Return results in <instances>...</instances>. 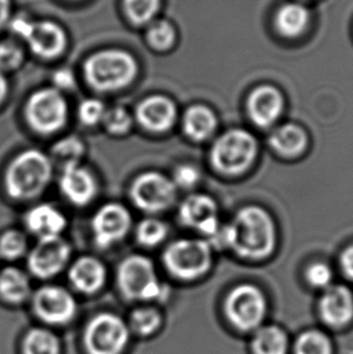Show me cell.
I'll use <instances>...</instances> for the list:
<instances>
[{
  "label": "cell",
  "mask_w": 353,
  "mask_h": 354,
  "mask_svg": "<svg viewBox=\"0 0 353 354\" xmlns=\"http://www.w3.org/2000/svg\"><path fill=\"white\" fill-rule=\"evenodd\" d=\"M275 243V224L270 214L258 206L244 207L221 229V248H231L242 258H266Z\"/></svg>",
  "instance_id": "obj_1"
},
{
  "label": "cell",
  "mask_w": 353,
  "mask_h": 354,
  "mask_svg": "<svg viewBox=\"0 0 353 354\" xmlns=\"http://www.w3.org/2000/svg\"><path fill=\"white\" fill-rule=\"evenodd\" d=\"M55 169L48 153L37 148L24 149L5 167V194L16 202L35 201L51 185Z\"/></svg>",
  "instance_id": "obj_2"
},
{
  "label": "cell",
  "mask_w": 353,
  "mask_h": 354,
  "mask_svg": "<svg viewBox=\"0 0 353 354\" xmlns=\"http://www.w3.org/2000/svg\"><path fill=\"white\" fill-rule=\"evenodd\" d=\"M139 63L132 53L119 48H102L82 63V80L91 91L110 95L125 91L138 79Z\"/></svg>",
  "instance_id": "obj_3"
},
{
  "label": "cell",
  "mask_w": 353,
  "mask_h": 354,
  "mask_svg": "<svg viewBox=\"0 0 353 354\" xmlns=\"http://www.w3.org/2000/svg\"><path fill=\"white\" fill-rule=\"evenodd\" d=\"M24 122L39 137L61 133L69 122L71 108L67 96L53 87H40L32 92L24 106Z\"/></svg>",
  "instance_id": "obj_4"
},
{
  "label": "cell",
  "mask_w": 353,
  "mask_h": 354,
  "mask_svg": "<svg viewBox=\"0 0 353 354\" xmlns=\"http://www.w3.org/2000/svg\"><path fill=\"white\" fill-rule=\"evenodd\" d=\"M116 282L129 300L153 301L166 292L152 259L144 254H129L120 261Z\"/></svg>",
  "instance_id": "obj_5"
},
{
  "label": "cell",
  "mask_w": 353,
  "mask_h": 354,
  "mask_svg": "<svg viewBox=\"0 0 353 354\" xmlns=\"http://www.w3.org/2000/svg\"><path fill=\"white\" fill-rule=\"evenodd\" d=\"M9 27L10 30L26 44L29 51L42 61H55L67 51V33L53 21H32L26 17H15L9 21Z\"/></svg>",
  "instance_id": "obj_6"
},
{
  "label": "cell",
  "mask_w": 353,
  "mask_h": 354,
  "mask_svg": "<svg viewBox=\"0 0 353 354\" xmlns=\"http://www.w3.org/2000/svg\"><path fill=\"white\" fill-rule=\"evenodd\" d=\"M212 261V245L203 239H176L163 249V266L171 276L184 282L202 277Z\"/></svg>",
  "instance_id": "obj_7"
},
{
  "label": "cell",
  "mask_w": 353,
  "mask_h": 354,
  "mask_svg": "<svg viewBox=\"0 0 353 354\" xmlns=\"http://www.w3.org/2000/svg\"><path fill=\"white\" fill-rule=\"evenodd\" d=\"M129 201L147 216H159L176 205L178 197L172 179L160 171H144L129 183Z\"/></svg>",
  "instance_id": "obj_8"
},
{
  "label": "cell",
  "mask_w": 353,
  "mask_h": 354,
  "mask_svg": "<svg viewBox=\"0 0 353 354\" xmlns=\"http://www.w3.org/2000/svg\"><path fill=\"white\" fill-rule=\"evenodd\" d=\"M258 153V143L246 129H230L215 139L210 160L215 171L225 176L246 172Z\"/></svg>",
  "instance_id": "obj_9"
},
{
  "label": "cell",
  "mask_w": 353,
  "mask_h": 354,
  "mask_svg": "<svg viewBox=\"0 0 353 354\" xmlns=\"http://www.w3.org/2000/svg\"><path fill=\"white\" fill-rule=\"evenodd\" d=\"M134 216L120 202H107L96 209L91 218V235L97 248H113L134 230Z\"/></svg>",
  "instance_id": "obj_10"
},
{
  "label": "cell",
  "mask_w": 353,
  "mask_h": 354,
  "mask_svg": "<svg viewBox=\"0 0 353 354\" xmlns=\"http://www.w3.org/2000/svg\"><path fill=\"white\" fill-rule=\"evenodd\" d=\"M72 253V245L63 236L40 239L26 255L27 268L34 277L50 279L69 266Z\"/></svg>",
  "instance_id": "obj_11"
},
{
  "label": "cell",
  "mask_w": 353,
  "mask_h": 354,
  "mask_svg": "<svg viewBox=\"0 0 353 354\" xmlns=\"http://www.w3.org/2000/svg\"><path fill=\"white\" fill-rule=\"evenodd\" d=\"M124 321L113 313H100L85 330V346L90 354H120L129 341Z\"/></svg>",
  "instance_id": "obj_12"
},
{
  "label": "cell",
  "mask_w": 353,
  "mask_h": 354,
  "mask_svg": "<svg viewBox=\"0 0 353 354\" xmlns=\"http://www.w3.org/2000/svg\"><path fill=\"white\" fill-rule=\"evenodd\" d=\"M132 113L136 124L153 136H163L171 132L179 118L174 100L163 93L144 97Z\"/></svg>",
  "instance_id": "obj_13"
},
{
  "label": "cell",
  "mask_w": 353,
  "mask_h": 354,
  "mask_svg": "<svg viewBox=\"0 0 353 354\" xmlns=\"http://www.w3.org/2000/svg\"><path fill=\"white\" fill-rule=\"evenodd\" d=\"M265 299L258 288L241 284L230 292L225 310L230 321L241 330H252L259 326L265 313Z\"/></svg>",
  "instance_id": "obj_14"
},
{
  "label": "cell",
  "mask_w": 353,
  "mask_h": 354,
  "mask_svg": "<svg viewBox=\"0 0 353 354\" xmlns=\"http://www.w3.org/2000/svg\"><path fill=\"white\" fill-rule=\"evenodd\" d=\"M181 225L196 231L210 241L221 227L215 200L205 194H191L178 207Z\"/></svg>",
  "instance_id": "obj_15"
},
{
  "label": "cell",
  "mask_w": 353,
  "mask_h": 354,
  "mask_svg": "<svg viewBox=\"0 0 353 354\" xmlns=\"http://www.w3.org/2000/svg\"><path fill=\"white\" fill-rule=\"evenodd\" d=\"M58 189L66 201L72 206H89L100 192V183L92 169L84 163L60 171Z\"/></svg>",
  "instance_id": "obj_16"
},
{
  "label": "cell",
  "mask_w": 353,
  "mask_h": 354,
  "mask_svg": "<svg viewBox=\"0 0 353 354\" xmlns=\"http://www.w3.org/2000/svg\"><path fill=\"white\" fill-rule=\"evenodd\" d=\"M35 315L51 324H64L75 316L77 302L67 289L58 286H44L33 295Z\"/></svg>",
  "instance_id": "obj_17"
},
{
  "label": "cell",
  "mask_w": 353,
  "mask_h": 354,
  "mask_svg": "<svg viewBox=\"0 0 353 354\" xmlns=\"http://www.w3.org/2000/svg\"><path fill=\"white\" fill-rule=\"evenodd\" d=\"M24 224L26 232L37 239H48L63 236L67 230L68 218L57 206L53 203H37L24 213Z\"/></svg>",
  "instance_id": "obj_18"
},
{
  "label": "cell",
  "mask_w": 353,
  "mask_h": 354,
  "mask_svg": "<svg viewBox=\"0 0 353 354\" xmlns=\"http://www.w3.org/2000/svg\"><path fill=\"white\" fill-rule=\"evenodd\" d=\"M108 271L105 263L93 255H82L68 268L73 287L82 294H95L105 287Z\"/></svg>",
  "instance_id": "obj_19"
},
{
  "label": "cell",
  "mask_w": 353,
  "mask_h": 354,
  "mask_svg": "<svg viewBox=\"0 0 353 354\" xmlns=\"http://www.w3.org/2000/svg\"><path fill=\"white\" fill-rule=\"evenodd\" d=\"M283 111V97L276 87L260 86L255 88L248 100L251 120L259 127H270L276 122Z\"/></svg>",
  "instance_id": "obj_20"
},
{
  "label": "cell",
  "mask_w": 353,
  "mask_h": 354,
  "mask_svg": "<svg viewBox=\"0 0 353 354\" xmlns=\"http://www.w3.org/2000/svg\"><path fill=\"white\" fill-rule=\"evenodd\" d=\"M322 318L330 326H344L353 316V297L347 288L329 287L320 299Z\"/></svg>",
  "instance_id": "obj_21"
},
{
  "label": "cell",
  "mask_w": 353,
  "mask_h": 354,
  "mask_svg": "<svg viewBox=\"0 0 353 354\" xmlns=\"http://www.w3.org/2000/svg\"><path fill=\"white\" fill-rule=\"evenodd\" d=\"M181 122L184 136L196 143L210 139L218 127L215 111L203 104H194L186 108L181 115Z\"/></svg>",
  "instance_id": "obj_22"
},
{
  "label": "cell",
  "mask_w": 353,
  "mask_h": 354,
  "mask_svg": "<svg viewBox=\"0 0 353 354\" xmlns=\"http://www.w3.org/2000/svg\"><path fill=\"white\" fill-rule=\"evenodd\" d=\"M85 140L78 134H67L58 138L51 147L48 156L55 168L62 171L64 168L82 163L87 155Z\"/></svg>",
  "instance_id": "obj_23"
},
{
  "label": "cell",
  "mask_w": 353,
  "mask_h": 354,
  "mask_svg": "<svg viewBox=\"0 0 353 354\" xmlns=\"http://www.w3.org/2000/svg\"><path fill=\"white\" fill-rule=\"evenodd\" d=\"M272 148L284 158H296L304 153L307 147V134L300 126L294 124H282L270 136Z\"/></svg>",
  "instance_id": "obj_24"
},
{
  "label": "cell",
  "mask_w": 353,
  "mask_h": 354,
  "mask_svg": "<svg viewBox=\"0 0 353 354\" xmlns=\"http://www.w3.org/2000/svg\"><path fill=\"white\" fill-rule=\"evenodd\" d=\"M310 19V11L305 5L291 1L282 5L277 11L276 27L287 38H296L307 29Z\"/></svg>",
  "instance_id": "obj_25"
},
{
  "label": "cell",
  "mask_w": 353,
  "mask_h": 354,
  "mask_svg": "<svg viewBox=\"0 0 353 354\" xmlns=\"http://www.w3.org/2000/svg\"><path fill=\"white\" fill-rule=\"evenodd\" d=\"M32 292L28 274L21 268L8 266L0 271V297L9 304L24 302Z\"/></svg>",
  "instance_id": "obj_26"
},
{
  "label": "cell",
  "mask_w": 353,
  "mask_h": 354,
  "mask_svg": "<svg viewBox=\"0 0 353 354\" xmlns=\"http://www.w3.org/2000/svg\"><path fill=\"white\" fill-rule=\"evenodd\" d=\"M134 237L143 248H156L168 239V225L155 216H147L134 226Z\"/></svg>",
  "instance_id": "obj_27"
},
{
  "label": "cell",
  "mask_w": 353,
  "mask_h": 354,
  "mask_svg": "<svg viewBox=\"0 0 353 354\" xmlns=\"http://www.w3.org/2000/svg\"><path fill=\"white\" fill-rule=\"evenodd\" d=\"M134 113L127 106L120 104L108 106L100 124V127L115 138H124L129 136L134 131Z\"/></svg>",
  "instance_id": "obj_28"
},
{
  "label": "cell",
  "mask_w": 353,
  "mask_h": 354,
  "mask_svg": "<svg viewBox=\"0 0 353 354\" xmlns=\"http://www.w3.org/2000/svg\"><path fill=\"white\" fill-rule=\"evenodd\" d=\"M145 40L149 48L155 53H168L176 46V28L168 19H154L148 26Z\"/></svg>",
  "instance_id": "obj_29"
},
{
  "label": "cell",
  "mask_w": 353,
  "mask_h": 354,
  "mask_svg": "<svg viewBox=\"0 0 353 354\" xmlns=\"http://www.w3.org/2000/svg\"><path fill=\"white\" fill-rule=\"evenodd\" d=\"M28 235L19 229H8L0 234V259L16 261L29 252Z\"/></svg>",
  "instance_id": "obj_30"
},
{
  "label": "cell",
  "mask_w": 353,
  "mask_h": 354,
  "mask_svg": "<svg viewBox=\"0 0 353 354\" xmlns=\"http://www.w3.org/2000/svg\"><path fill=\"white\" fill-rule=\"evenodd\" d=\"M160 8L161 0H124L126 17L131 24L138 27L152 24Z\"/></svg>",
  "instance_id": "obj_31"
},
{
  "label": "cell",
  "mask_w": 353,
  "mask_h": 354,
  "mask_svg": "<svg viewBox=\"0 0 353 354\" xmlns=\"http://www.w3.org/2000/svg\"><path fill=\"white\" fill-rule=\"evenodd\" d=\"M253 348L255 354H286V335L278 328H263L254 336Z\"/></svg>",
  "instance_id": "obj_32"
},
{
  "label": "cell",
  "mask_w": 353,
  "mask_h": 354,
  "mask_svg": "<svg viewBox=\"0 0 353 354\" xmlns=\"http://www.w3.org/2000/svg\"><path fill=\"white\" fill-rule=\"evenodd\" d=\"M24 351V354H60V344L51 331L33 329L26 336Z\"/></svg>",
  "instance_id": "obj_33"
},
{
  "label": "cell",
  "mask_w": 353,
  "mask_h": 354,
  "mask_svg": "<svg viewBox=\"0 0 353 354\" xmlns=\"http://www.w3.org/2000/svg\"><path fill=\"white\" fill-rule=\"evenodd\" d=\"M26 62L24 48L14 39L0 41V71L6 75L17 72Z\"/></svg>",
  "instance_id": "obj_34"
},
{
  "label": "cell",
  "mask_w": 353,
  "mask_h": 354,
  "mask_svg": "<svg viewBox=\"0 0 353 354\" xmlns=\"http://www.w3.org/2000/svg\"><path fill=\"white\" fill-rule=\"evenodd\" d=\"M107 108H108L107 104L98 97H87V98H84L78 104V120H79V122L82 126L89 127V129H93V127L100 126L102 120L105 118Z\"/></svg>",
  "instance_id": "obj_35"
},
{
  "label": "cell",
  "mask_w": 353,
  "mask_h": 354,
  "mask_svg": "<svg viewBox=\"0 0 353 354\" xmlns=\"http://www.w3.org/2000/svg\"><path fill=\"white\" fill-rule=\"evenodd\" d=\"M131 328L139 335L153 334L161 324V316L154 308H138L131 315Z\"/></svg>",
  "instance_id": "obj_36"
},
{
  "label": "cell",
  "mask_w": 353,
  "mask_h": 354,
  "mask_svg": "<svg viewBox=\"0 0 353 354\" xmlns=\"http://www.w3.org/2000/svg\"><path fill=\"white\" fill-rule=\"evenodd\" d=\"M170 177L174 183L178 192L179 190L189 192L199 185L201 180V171L200 168L194 163H179L174 167Z\"/></svg>",
  "instance_id": "obj_37"
},
{
  "label": "cell",
  "mask_w": 353,
  "mask_h": 354,
  "mask_svg": "<svg viewBox=\"0 0 353 354\" xmlns=\"http://www.w3.org/2000/svg\"><path fill=\"white\" fill-rule=\"evenodd\" d=\"M296 354H330V344L323 334L309 331L299 337Z\"/></svg>",
  "instance_id": "obj_38"
},
{
  "label": "cell",
  "mask_w": 353,
  "mask_h": 354,
  "mask_svg": "<svg viewBox=\"0 0 353 354\" xmlns=\"http://www.w3.org/2000/svg\"><path fill=\"white\" fill-rule=\"evenodd\" d=\"M51 87L67 95L74 92L78 87V77L72 68L60 67L51 74Z\"/></svg>",
  "instance_id": "obj_39"
},
{
  "label": "cell",
  "mask_w": 353,
  "mask_h": 354,
  "mask_svg": "<svg viewBox=\"0 0 353 354\" xmlns=\"http://www.w3.org/2000/svg\"><path fill=\"white\" fill-rule=\"evenodd\" d=\"M306 278L311 286L316 288H325L329 286L333 278V272L328 265L323 263H316L307 268Z\"/></svg>",
  "instance_id": "obj_40"
},
{
  "label": "cell",
  "mask_w": 353,
  "mask_h": 354,
  "mask_svg": "<svg viewBox=\"0 0 353 354\" xmlns=\"http://www.w3.org/2000/svg\"><path fill=\"white\" fill-rule=\"evenodd\" d=\"M341 268L344 270L345 274L353 279V244L349 248L345 249L341 255Z\"/></svg>",
  "instance_id": "obj_41"
},
{
  "label": "cell",
  "mask_w": 353,
  "mask_h": 354,
  "mask_svg": "<svg viewBox=\"0 0 353 354\" xmlns=\"http://www.w3.org/2000/svg\"><path fill=\"white\" fill-rule=\"evenodd\" d=\"M10 95L9 77L5 73L0 71V108L4 106Z\"/></svg>",
  "instance_id": "obj_42"
},
{
  "label": "cell",
  "mask_w": 353,
  "mask_h": 354,
  "mask_svg": "<svg viewBox=\"0 0 353 354\" xmlns=\"http://www.w3.org/2000/svg\"><path fill=\"white\" fill-rule=\"evenodd\" d=\"M11 0H0V28L9 24Z\"/></svg>",
  "instance_id": "obj_43"
}]
</instances>
